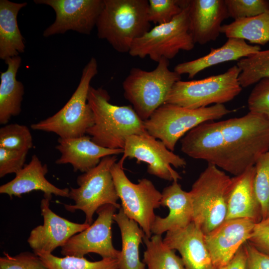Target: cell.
Segmentation results:
<instances>
[{
	"instance_id": "1",
	"label": "cell",
	"mask_w": 269,
	"mask_h": 269,
	"mask_svg": "<svg viewBox=\"0 0 269 269\" xmlns=\"http://www.w3.org/2000/svg\"><path fill=\"white\" fill-rule=\"evenodd\" d=\"M102 87L90 86L88 102L94 114V124L86 134L99 145L110 149H124L127 138L147 133L144 122L132 105L117 106Z\"/></svg>"
},
{
	"instance_id": "2",
	"label": "cell",
	"mask_w": 269,
	"mask_h": 269,
	"mask_svg": "<svg viewBox=\"0 0 269 269\" xmlns=\"http://www.w3.org/2000/svg\"><path fill=\"white\" fill-rule=\"evenodd\" d=\"M220 122L227 154L229 173L238 176L254 166L269 149V119L249 111L245 115Z\"/></svg>"
},
{
	"instance_id": "3",
	"label": "cell",
	"mask_w": 269,
	"mask_h": 269,
	"mask_svg": "<svg viewBox=\"0 0 269 269\" xmlns=\"http://www.w3.org/2000/svg\"><path fill=\"white\" fill-rule=\"evenodd\" d=\"M147 0H103L96 28L99 39H104L117 52H129L134 41L151 28Z\"/></svg>"
},
{
	"instance_id": "4",
	"label": "cell",
	"mask_w": 269,
	"mask_h": 269,
	"mask_svg": "<svg viewBox=\"0 0 269 269\" xmlns=\"http://www.w3.org/2000/svg\"><path fill=\"white\" fill-rule=\"evenodd\" d=\"M232 177L217 166L208 164L189 191L193 222L205 235L225 220Z\"/></svg>"
},
{
	"instance_id": "5",
	"label": "cell",
	"mask_w": 269,
	"mask_h": 269,
	"mask_svg": "<svg viewBox=\"0 0 269 269\" xmlns=\"http://www.w3.org/2000/svg\"><path fill=\"white\" fill-rule=\"evenodd\" d=\"M169 65V60L162 58L152 71L133 67L123 82L125 99L143 122L165 103L173 85L181 80V75L171 71Z\"/></svg>"
},
{
	"instance_id": "6",
	"label": "cell",
	"mask_w": 269,
	"mask_h": 269,
	"mask_svg": "<svg viewBox=\"0 0 269 269\" xmlns=\"http://www.w3.org/2000/svg\"><path fill=\"white\" fill-rule=\"evenodd\" d=\"M98 74V64L92 57L83 69L79 83L66 104L56 113L32 124L33 130L53 133L61 138L82 136L94 124V114L88 102L92 79Z\"/></svg>"
},
{
	"instance_id": "7",
	"label": "cell",
	"mask_w": 269,
	"mask_h": 269,
	"mask_svg": "<svg viewBox=\"0 0 269 269\" xmlns=\"http://www.w3.org/2000/svg\"><path fill=\"white\" fill-rule=\"evenodd\" d=\"M232 112L224 104L192 109L164 103L144 121V124L149 134L162 141L169 150L173 151L178 140L190 130Z\"/></svg>"
},
{
	"instance_id": "8",
	"label": "cell",
	"mask_w": 269,
	"mask_h": 269,
	"mask_svg": "<svg viewBox=\"0 0 269 269\" xmlns=\"http://www.w3.org/2000/svg\"><path fill=\"white\" fill-rule=\"evenodd\" d=\"M240 72L236 65L223 73L200 80H179L173 85L165 103L192 109L224 104L242 91L239 81Z\"/></svg>"
},
{
	"instance_id": "9",
	"label": "cell",
	"mask_w": 269,
	"mask_h": 269,
	"mask_svg": "<svg viewBox=\"0 0 269 269\" xmlns=\"http://www.w3.org/2000/svg\"><path fill=\"white\" fill-rule=\"evenodd\" d=\"M117 161L116 155H110L102 159L94 168L83 173L77 178L78 188H71L69 198L73 205L65 204L66 210L74 212L79 210L85 215L84 223L91 225L97 210L106 204H111L117 209L121 205L113 181L111 169Z\"/></svg>"
},
{
	"instance_id": "10",
	"label": "cell",
	"mask_w": 269,
	"mask_h": 269,
	"mask_svg": "<svg viewBox=\"0 0 269 269\" xmlns=\"http://www.w3.org/2000/svg\"><path fill=\"white\" fill-rule=\"evenodd\" d=\"M170 22L157 25L133 43L129 52L133 57L146 56L158 62L175 57L180 50L190 51L195 43L189 28L188 4Z\"/></svg>"
},
{
	"instance_id": "11",
	"label": "cell",
	"mask_w": 269,
	"mask_h": 269,
	"mask_svg": "<svg viewBox=\"0 0 269 269\" xmlns=\"http://www.w3.org/2000/svg\"><path fill=\"white\" fill-rule=\"evenodd\" d=\"M121 159L114 163L111 172L116 189L125 214L135 221L148 238L151 237V226L156 215L154 209L161 206L160 193L152 182L142 178L133 183L125 174Z\"/></svg>"
},
{
	"instance_id": "12",
	"label": "cell",
	"mask_w": 269,
	"mask_h": 269,
	"mask_svg": "<svg viewBox=\"0 0 269 269\" xmlns=\"http://www.w3.org/2000/svg\"><path fill=\"white\" fill-rule=\"evenodd\" d=\"M123 150L121 160L135 158L137 163H146L149 174L166 180L174 181L181 179L171 166L182 168L186 165L183 158L169 150L162 141L148 133L129 136Z\"/></svg>"
},
{
	"instance_id": "13",
	"label": "cell",
	"mask_w": 269,
	"mask_h": 269,
	"mask_svg": "<svg viewBox=\"0 0 269 269\" xmlns=\"http://www.w3.org/2000/svg\"><path fill=\"white\" fill-rule=\"evenodd\" d=\"M117 208L111 204L100 207L96 220L87 229L71 237L61 247L65 256L84 257L94 253L104 258L118 259L120 251L116 249L112 242V225Z\"/></svg>"
},
{
	"instance_id": "14",
	"label": "cell",
	"mask_w": 269,
	"mask_h": 269,
	"mask_svg": "<svg viewBox=\"0 0 269 269\" xmlns=\"http://www.w3.org/2000/svg\"><path fill=\"white\" fill-rule=\"evenodd\" d=\"M36 4L47 5L54 10L56 18L43 36L48 37L69 30L90 35L101 12L103 0H34Z\"/></svg>"
},
{
	"instance_id": "15",
	"label": "cell",
	"mask_w": 269,
	"mask_h": 269,
	"mask_svg": "<svg viewBox=\"0 0 269 269\" xmlns=\"http://www.w3.org/2000/svg\"><path fill=\"white\" fill-rule=\"evenodd\" d=\"M181 151L188 156L205 160L229 172L220 122H207L188 132L181 139Z\"/></svg>"
},
{
	"instance_id": "16",
	"label": "cell",
	"mask_w": 269,
	"mask_h": 269,
	"mask_svg": "<svg viewBox=\"0 0 269 269\" xmlns=\"http://www.w3.org/2000/svg\"><path fill=\"white\" fill-rule=\"evenodd\" d=\"M51 198L52 196L44 195L40 203L43 224L32 229L27 239L33 252L52 253L57 248L63 247L71 237L90 226L70 221L53 212L49 207Z\"/></svg>"
},
{
	"instance_id": "17",
	"label": "cell",
	"mask_w": 269,
	"mask_h": 269,
	"mask_svg": "<svg viewBox=\"0 0 269 269\" xmlns=\"http://www.w3.org/2000/svg\"><path fill=\"white\" fill-rule=\"evenodd\" d=\"M256 223L248 219L225 220L204 235L206 247L215 269L226 265L248 241Z\"/></svg>"
},
{
	"instance_id": "18",
	"label": "cell",
	"mask_w": 269,
	"mask_h": 269,
	"mask_svg": "<svg viewBox=\"0 0 269 269\" xmlns=\"http://www.w3.org/2000/svg\"><path fill=\"white\" fill-rule=\"evenodd\" d=\"M164 243L178 251L185 269H215L206 245L204 234L193 222L185 228L166 232Z\"/></svg>"
},
{
	"instance_id": "19",
	"label": "cell",
	"mask_w": 269,
	"mask_h": 269,
	"mask_svg": "<svg viewBox=\"0 0 269 269\" xmlns=\"http://www.w3.org/2000/svg\"><path fill=\"white\" fill-rule=\"evenodd\" d=\"M190 31L195 44L215 40L222 22L229 16L225 0H189Z\"/></svg>"
},
{
	"instance_id": "20",
	"label": "cell",
	"mask_w": 269,
	"mask_h": 269,
	"mask_svg": "<svg viewBox=\"0 0 269 269\" xmlns=\"http://www.w3.org/2000/svg\"><path fill=\"white\" fill-rule=\"evenodd\" d=\"M55 148L60 156L57 164H70L75 172L83 173L96 167L106 156L123 153V149H110L102 147L94 142L88 135L76 138L58 139Z\"/></svg>"
},
{
	"instance_id": "21",
	"label": "cell",
	"mask_w": 269,
	"mask_h": 269,
	"mask_svg": "<svg viewBox=\"0 0 269 269\" xmlns=\"http://www.w3.org/2000/svg\"><path fill=\"white\" fill-rule=\"evenodd\" d=\"M47 172V165L43 164L34 154L29 162L15 174L12 180L0 186V193L12 198L21 197L33 191H40L45 196H52L54 194L69 198L70 189L58 188L50 182L45 177Z\"/></svg>"
},
{
	"instance_id": "22",
	"label": "cell",
	"mask_w": 269,
	"mask_h": 269,
	"mask_svg": "<svg viewBox=\"0 0 269 269\" xmlns=\"http://www.w3.org/2000/svg\"><path fill=\"white\" fill-rule=\"evenodd\" d=\"M161 206H166L169 213L165 217L156 216L151 233L161 235L164 232L183 228L193 222V208L189 192L183 190L178 181L165 187L162 193Z\"/></svg>"
},
{
	"instance_id": "23",
	"label": "cell",
	"mask_w": 269,
	"mask_h": 269,
	"mask_svg": "<svg viewBox=\"0 0 269 269\" xmlns=\"http://www.w3.org/2000/svg\"><path fill=\"white\" fill-rule=\"evenodd\" d=\"M255 165L232 177L226 220L245 218L256 223L262 219L254 188Z\"/></svg>"
},
{
	"instance_id": "24",
	"label": "cell",
	"mask_w": 269,
	"mask_h": 269,
	"mask_svg": "<svg viewBox=\"0 0 269 269\" xmlns=\"http://www.w3.org/2000/svg\"><path fill=\"white\" fill-rule=\"evenodd\" d=\"M209 53L193 60L176 65L174 71L181 75L187 74L189 78L209 67L231 61H238L261 50L260 46L248 44L239 38H228L226 42L217 48H211Z\"/></svg>"
},
{
	"instance_id": "25",
	"label": "cell",
	"mask_w": 269,
	"mask_h": 269,
	"mask_svg": "<svg viewBox=\"0 0 269 269\" xmlns=\"http://www.w3.org/2000/svg\"><path fill=\"white\" fill-rule=\"evenodd\" d=\"M7 65L5 71L0 72V124L6 125L12 117L19 115L24 93V86L16 80V76L21 63L17 56L4 61Z\"/></svg>"
},
{
	"instance_id": "26",
	"label": "cell",
	"mask_w": 269,
	"mask_h": 269,
	"mask_svg": "<svg viewBox=\"0 0 269 269\" xmlns=\"http://www.w3.org/2000/svg\"><path fill=\"white\" fill-rule=\"evenodd\" d=\"M27 4L0 0V58L4 61L24 52V38L17 17L20 10Z\"/></svg>"
},
{
	"instance_id": "27",
	"label": "cell",
	"mask_w": 269,
	"mask_h": 269,
	"mask_svg": "<svg viewBox=\"0 0 269 269\" xmlns=\"http://www.w3.org/2000/svg\"><path fill=\"white\" fill-rule=\"evenodd\" d=\"M113 220L118 224L121 234L122 250L118 260V269H145V265L140 260L139 248L145 234L138 224L130 219L120 207Z\"/></svg>"
},
{
	"instance_id": "28",
	"label": "cell",
	"mask_w": 269,
	"mask_h": 269,
	"mask_svg": "<svg viewBox=\"0 0 269 269\" xmlns=\"http://www.w3.org/2000/svg\"><path fill=\"white\" fill-rule=\"evenodd\" d=\"M221 33L228 38H239L252 44L264 45L269 42V11L223 24Z\"/></svg>"
},
{
	"instance_id": "29",
	"label": "cell",
	"mask_w": 269,
	"mask_h": 269,
	"mask_svg": "<svg viewBox=\"0 0 269 269\" xmlns=\"http://www.w3.org/2000/svg\"><path fill=\"white\" fill-rule=\"evenodd\" d=\"M143 240L146 247L143 259L145 269H185L181 258L164 243L161 235L145 236Z\"/></svg>"
},
{
	"instance_id": "30",
	"label": "cell",
	"mask_w": 269,
	"mask_h": 269,
	"mask_svg": "<svg viewBox=\"0 0 269 269\" xmlns=\"http://www.w3.org/2000/svg\"><path fill=\"white\" fill-rule=\"evenodd\" d=\"M42 260L48 269H118V260L104 258L91 262L84 257L67 256L60 258L52 253L42 251L34 252Z\"/></svg>"
},
{
	"instance_id": "31",
	"label": "cell",
	"mask_w": 269,
	"mask_h": 269,
	"mask_svg": "<svg viewBox=\"0 0 269 269\" xmlns=\"http://www.w3.org/2000/svg\"><path fill=\"white\" fill-rule=\"evenodd\" d=\"M241 70L239 81L242 88L257 84L269 77V49L260 51L237 62Z\"/></svg>"
},
{
	"instance_id": "32",
	"label": "cell",
	"mask_w": 269,
	"mask_h": 269,
	"mask_svg": "<svg viewBox=\"0 0 269 269\" xmlns=\"http://www.w3.org/2000/svg\"><path fill=\"white\" fill-rule=\"evenodd\" d=\"M33 146L32 137L28 128L18 124L4 125L0 129V147L26 150Z\"/></svg>"
},
{
	"instance_id": "33",
	"label": "cell",
	"mask_w": 269,
	"mask_h": 269,
	"mask_svg": "<svg viewBox=\"0 0 269 269\" xmlns=\"http://www.w3.org/2000/svg\"><path fill=\"white\" fill-rule=\"evenodd\" d=\"M255 167L254 188L263 219L269 216V149L259 157Z\"/></svg>"
},
{
	"instance_id": "34",
	"label": "cell",
	"mask_w": 269,
	"mask_h": 269,
	"mask_svg": "<svg viewBox=\"0 0 269 269\" xmlns=\"http://www.w3.org/2000/svg\"><path fill=\"white\" fill-rule=\"evenodd\" d=\"M148 18L159 25L168 23L181 12L188 0H148Z\"/></svg>"
},
{
	"instance_id": "35",
	"label": "cell",
	"mask_w": 269,
	"mask_h": 269,
	"mask_svg": "<svg viewBox=\"0 0 269 269\" xmlns=\"http://www.w3.org/2000/svg\"><path fill=\"white\" fill-rule=\"evenodd\" d=\"M229 17L234 20L254 17L269 11L268 0H225Z\"/></svg>"
},
{
	"instance_id": "36",
	"label": "cell",
	"mask_w": 269,
	"mask_h": 269,
	"mask_svg": "<svg viewBox=\"0 0 269 269\" xmlns=\"http://www.w3.org/2000/svg\"><path fill=\"white\" fill-rule=\"evenodd\" d=\"M0 258V269H48L34 252H23L14 256L3 253Z\"/></svg>"
},
{
	"instance_id": "37",
	"label": "cell",
	"mask_w": 269,
	"mask_h": 269,
	"mask_svg": "<svg viewBox=\"0 0 269 269\" xmlns=\"http://www.w3.org/2000/svg\"><path fill=\"white\" fill-rule=\"evenodd\" d=\"M250 112L263 115L269 119V77L256 84L248 99Z\"/></svg>"
},
{
	"instance_id": "38",
	"label": "cell",
	"mask_w": 269,
	"mask_h": 269,
	"mask_svg": "<svg viewBox=\"0 0 269 269\" xmlns=\"http://www.w3.org/2000/svg\"><path fill=\"white\" fill-rule=\"evenodd\" d=\"M28 151L0 147V177L16 174L24 166Z\"/></svg>"
},
{
	"instance_id": "39",
	"label": "cell",
	"mask_w": 269,
	"mask_h": 269,
	"mask_svg": "<svg viewBox=\"0 0 269 269\" xmlns=\"http://www.w3.org/2000/svg\"><path fill=\"white\" fill-rule=\"evenodd\" d=\"M247 242L259 251L269 255V216L255 224Z\"/></svg>"
},
{
	"instance_id": "40",
	"label": "cell",
	"mask_w": 269,
	"mask_h": 269,
	"mask_svg": "<svg viewBox=\"0 0 269 269\" xmlns=\"http://www.w3.org/2000/svg\"><path fill=\"white\" fill-rule=\"evenodd\" d=\"M244 245L247 254L246 269H269V255L259 251L247 241Z\"/></svg>"
},
{
	"instance_id": "41",
	"label": "cell",
	"mask_w": 269,
	"mask_h": 269,
	"mask_svg": "<svg viewBox=\"0 0 269 269\" xmlns=\"http://www.w3.org/2000/svg\"><path fill=\"white\" fill-rule=\"evenodd\" d=\"M246 261L247 254L244 244L226 265L218 269H246Z\"/></svg>"
}]
</instances>
